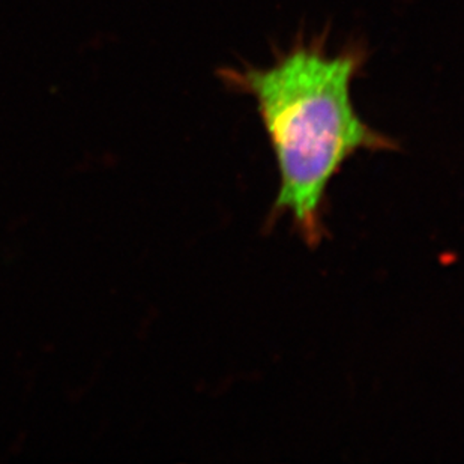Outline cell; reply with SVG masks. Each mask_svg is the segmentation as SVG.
Instances as JSON below:
<instances>
[{"label": "cell", "mask_w": 464, "mask_h": 464, "mask_svg": "<svg viewBox=\"0 0 464 464\" xmlns=\"http://www.w3.org/2000/svg\"><path fill=\"white\" fill-rule=\"evenodd\" d=\"M367 52L329 53L324 36L299 38L271 65L224 68L221 80L255 98L280 171L274 215L289 214L308 246L324 237V205L334 176L361 150H394V139L356 111L352 83Z\"/></svg>", "instance_id": "1"}]
</instances>
